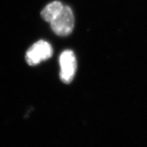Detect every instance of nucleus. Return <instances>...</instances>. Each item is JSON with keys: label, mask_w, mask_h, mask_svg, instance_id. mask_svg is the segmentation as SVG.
Listing matches in <instances>:
<instances>
[{"label": "nucleus", "mask_w": 147, "mask_h": 147, "mask_svg": "<svg viewBox=\"0 0 147 147\" xmlns=\"http://www.w3.org/2000/svg\"><path fill=\"white\" fill-rule=\"evenodd\" d=\"M53 32L59 36H67L74 27V16L71 9L64 5L60 14L50 23Z\"/></svg>", "instance_id": "nucleus-1"}, {"label": "nucleus", "mask_w": 147, "mask_h": 147, "mask_svg": "<svg viewBox=\"0 0 147 147\" xmlns=\"http://www.w3.org/2000/svg\"><path fill=\"white\" fill-rule=\"evenodd\" d=\"M53 48L48 42L39 40L27 50L25 60L29 65H36L52 57Z\"/></svg>", "instance_id": "nucleus-2"}, {"label": "nucleus", "mask_w": 147, "mask_h": 147, "mask_svg": "<svg viewBox=\"0 0 147 147\" xmlns=\"http://www.w3.org/2000/svg\"><path fill=\"white\" fill-rule=\"evenodd\" d=\"M59 65L60 79L64 83H70L74 78L77 68L76 59L72 51L65 50L61 53Z\"/></svg>", "instance_id": "nucleus-3"}, {"label": "nucleus", "mask_w": 147, "mask_h": 147, "mask_svg": "<svg viewBox=\"0 0 147 147\" xmlns=\"http://www.w3.org/2000/svg\"><path fill=\"white\" fill-rule=\"evenodd\" d=\"M64 5L60 1H55L48 4L41 12V16L46 21L51 23L57 16L61 10H63Z\"/></svg>", "instance_id": "nucleus-4"}]
</instances>
